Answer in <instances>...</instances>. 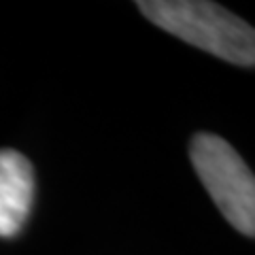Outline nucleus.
Masks as SVG:
<instances>
[{
  "label": "nucleus",
  "instance_id": "2",
  "mask_svg": "<svg viewBox=\"0 0 255 255\" xmlns=\"http://www.w3.org/2000/svg\"><path fill=\"white\" fill-rule=\"evenodd\" d=\"M189 157L196 174L232 226L241 234L255 236V179L249 166L228 140L200 132L191 138Z\"/></svg>",
  "mask_w": 255,
  "mask_h": 255
},
{
  "label": "nucleus",
  "instance_id": "3",
  "mask_svg": "<svg viewBox=\"0 0 255 255\" xmlns=\"http://www.w3.org/2000/svg\"><path fill=\"white\" fill-rule=\"evenodd\" d=\"M34 198V170L19 151L0 149V236L21 230Z\"/></svg>",
  "mask_w": 255,
  "mask_h": 255
},
{
  "label": "nucleus",
  "instance_id": "1",
  "mask_svg": "<svg viewBox=\"0 0 255 255\" xmlns=\"http://www.w3.org/2000/svg\"><path fill=\"white\" fill-rule=\"evenodd\" d=\"M140 13L157 28L217 58L253 66L255 32L228 9L204 0H140Z\"/></svg>",
  "mask_w": 255,
  "mask_h": 255
}]
</instances>
